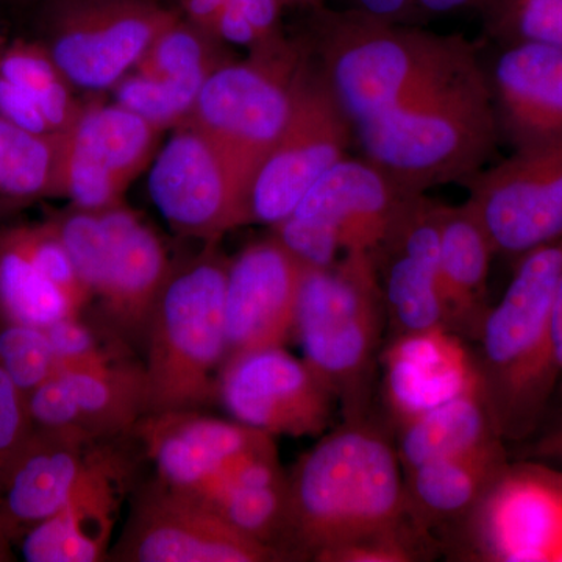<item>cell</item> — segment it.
Returning <instances> with one entry per match:
<instances>
[{
  "label": "cell",
  "instance_id": "obj_1",
  "mask_svg": "<svg viewBox=\"0 0 562 562\" xmlns=\"http://www.w3.org/2000/svg\"><path fill=\"white\" fill-rule=\"evenodd\" d=\"M394 443L369 417L346 420L288 475L284 557L324 561L344 547L408 527Z\"/></svg>",
  "mask_w": 562,
  "mask_h": 562
},
{
  "label": "cell",
  "instance_id": "obj_2",
  "mask_svg": "<svg viewBox=\"0 0 562 562\" xmlns=\"http://www.w3.org/2000/svg\"><path fill=\"white\" fill-rule=\"evenodd\" d=\"M313 50L333 98L351 125L479 65V46L357 9H313Z\"/></svg>",
  "mask_w": 562,
  "mask_h": 562
},
{
  "label": "cell",
  "instance_id": "obj_3",
  "mask_svg": "<svg viewBox=\"0 0 562 562\" xmlns=\"http://www.w3.org/2000/svg\"><path fill=\"white\" fill-rule=\"evenodd\" d=\"M362 158L403 194L464 183L486 168L501 136L479 63L355 125Z\"/></svg>",
  "mask_w": 562,
  "mask_h": 562
},
{
  "label": "cell",
  "instance_id": "obj_4",
  "mask_svg": "<svg viewBox=\"0 0 562 562\" xmlns=\"http://www.w3.org/2000/svg\"><path fill=\"white\" fill-rule=\"evenodd\" d=\"M562 279V239L517 260L512 283L487 310L475 357L487 405L503 441L541 428L561 382L554 360L552 310Z\"/></svg>",
  "mask_w": 562,
  "mask_h": 562
},
{
  "label": "cell",
  "instance_id": "obj_5",
  "mask_svg": "<svg viewBox=\"0 0 562 562\" xmlns=\"http://www.w3.org/2000/svg\"><path fill=\"white\" fill-rule=\"evenodd\" d=\"M384 325L372 254L342 255L330 268L306 266L294 335L303 360L341 403L346 420L368 417Z\"/></svg>",
  "mask_w": 562,
  "mask_h": 562
},
{
  "label": "cell",
  "instance_id": "obj_6",
  "mask_svg": "<svg viewBox=\"0 0 562 562\" xmlns=\"http://www.w3.org/2000/svg\"><path fill=\"white\" fill-rule=\"evenodd\" d=\"M308 44L281 35L247 60L210 74L183 125L209 140L231 173L246 209L251 181L290 121Z\"/></svg>",
  "mask_w": 562,
  "mask_h": 562
},
{
  "label": "cell",
  "instance_id": "obj_7",
  "mask_svg": "<svg viewBox=\"0 0 562 562\" xmlns=\"http://www.w3.org/2000/svg\"><path fill=\"white\" fill-rule=\"evenodd\" d=\"M228 262L202 258L172 272L147 325V414L188 412L217 394L227 360L225 284Z\"/></svg>",
  "mask_w": 562,
  "mask_h": 562
},
{
  "label": "cell",
  "instance_id": "obj_8",
  "mask_svg": "<svg viewBox=\"0 0 562 562\" xmlns=\"http://www.w3.org/2000/svg\"><path fill=\"white\" fill-rule=\"evenodd\" d=\"M406 195L366 158L347 157L273 225L272 236L303 265L330 268L339 254H372Z\"/></svg>",
  "mask_w": 562,
  "mask_h": 562
},
{
  "label": "cell",
  "instance_id": "obj_9",
  "mask_svg": "<svg viewBox=\"0 0 562 562\" xmlns=\"http://www.w3.org/2000/svg\"><path fill=\"white\" fill-rule=\"evenodd\" d=\"M351 122L333 98L319 68L310 61L295 85L290 121L251 181L246 224L286 220L310 188L347 158Z\"/></svg>",
  "mask_w": 562,
  "mask_h": 562
},
{
  "label": "cell",
  "instance_id": "obj_10",
  "mask_svg": "<svg viewBox=\"0 0 562 562\" xmlns=\"http://www.w3.org/2000/svg\"><path fill=\"white\" fill-rule=\"evenodd\" d=\"M50 57L72 87L103 91L179 20L158 0H52Z\"/></svg>",
  "mask_w": 562,
  "mask_h": 562
},
{
  "label": "cell",
  "instance_id": "obj_11",
  "mask_svg": "<svg viewBox=\"0 0 562 562\" xmlns=\"http://www.w3.org/2000/svg\"><path fill=\"white\" fill-rule=\"evenodd\" d=\"M462 184L495 255L519 260L562 239V136L513 150Z\"/></svg>",
  "mask_w": 562,
  "mask_h": 562
},
{
  "label": "cell",
  "instance_id": "obj_12",
  "mask_svg": "<svg viewBox=\"0 0 562 562\" xmlns=\"http://www.w3.org/2000/svg\"><path fill=\"white\" fill-rule=\"evenodd\" d=\"M158 128L121 105L83 106L57 138L54 191L85 211L121 206L157 149Z\"/></svg>",
  "mask_w": 562,
  "mask_h": 562
},
{
  "label": "cell",
  "instance_id": "obj_13",
  "mask_svg": "<svg viewBox=\"0 0 562 562\" xmlns=\"http://www.w3.org/2000/svg\"><path fill=\"white\" fill-rule=\"evenodd\" d=\"M133 562H266L277 550L236 530L191 492L160 482L140 492L116 549Z\"/></svg>",
  "mask_w": 562,
  "mask_h": 562
},
{
  "label": "cell",
  "instance_id": "obj_14",
  "mask_svg": "<svg viewBox=\"0 0 562 562\" xmlns=\"http://www.w3.org/2000/svg\"><path fill=\"white\" fill-rule=\"evenodd\" d=\"M457 541L472 560L562 561V473L509 464Z\"/></svg>",
  "mask_w": 562,
  "mask_h": 562
},
{
  "label": "cell",
  "instance_id": "obj_15",
  "mask_svg": "<svg viewBox=\"0 0 562 562\" xmlns=\"http://www.w3.org/2000/svg\"><path fill=\"white\" fill-rule=\"evenodd\" d=\"M233 419L271 436L305 438L327 430L333 394L305 360L283 347L244 351L224 362L217 394Z\"/></svg>",
  "mask_w": 562,
  "mask_h": 562
},
{
  "label": "cell",
  "instance_id": "obj_16",
  "mask_svg": "<svg viewBox=\"0 0 562 562\" xmlns=\"http://www.w3.org/2000/svg\"><path fill=\"white\" fill-rule=\"evenodd\" d=\"M439 209L427 194L406 195L372 251L390 338L446 327L439 284Z\"/></svg>",
  "mask_w": 562,
  "mask_h": 562
},
{
  "label": "cell",
  "instance_id": "obj_17",
  "mask_svg": "<svg viewBox=\"0 0 562 562\" xmlns=\"http://www.w3.org/2000/svg\"><path fill=\"white\" fill-rule=\"evenodd\" d=\"M149 194L162 217L183 235L214 239L246 225V209L224 161L190 125L151 162Z\"/></svg>",
  "mask_w": 562,
  "mask_h": 562
},
{
  "label": "cell",
  "instance_id": "obj_18",
  "mask_svg": "<svg viewBox=\"0 0 562 562\" xmlns=\"http://www.w3.org/2000/svg\"><path fill=\"white\" fill-rule=\"evenodd\" d=\"M305 268L273 236L250 244L228 262L224 305L227 358L283 347L294 333Z\"/></svg>",
  "mask_w": 562,
  "mask_h": 562
},
{
  "label": "cell",
  "instance_id": "obj_19",
  "mask_svg": "<svg viewBox=\"0 0 562 562\" xmlns=\"http://www.w3.org/2000/svg\"><path fill=\"white\" fill-rule=\"evenodd\" d=\"M380 361L383 401L395 428L483 387L475 355L447 327L390 338Z\"/></svg>",
  "mask_w": 562,
  "mask_h": 562
},
{
  "label": "cell",
  "instance_id": "obj_20",
  "mask_svg": "<svg viewBox=\"0 0 562 562\" xmlns=\"http://www.w3.org/2000/svg\"><path fill=\"white\" fill-rule=\"evenodd\" d=\"M158 480L194 491L232 462L273 442V436L238 420L203 416L199 409L149 413L135 430Z\"/></svg>",
  "mask_w": 562,
  "mask_h": 562
},
{
  "label": "cell",
  "instance_id": "obj_21",
  "mask_svg": "<svg viewBox=\"0 0 562 562\" xmlns=\"http://www.w3.org/2000/svg\"><path fill=\"white\" fill-rule=\"evenodd\" d=\"M487 72L498 136L513 150L562 136V49L536 41L502 44Z\"/></svg>",
  "mask_w": 562,
  "mask_h": 562
},
{
  "label": "cell",
  "instance_id": "obj_22",
  "mask_svg": "<svg viewBox=\"0 0 562 562\" xmlns=\"http://www.w3.org/2000/svg\"><path fill=\"white\" fill-rule=\"evenodd\" d=\"M106 232L94 297L106 319L127 335L147 330L171 265L157 233L124 206L101 211Z\"/></svg>",
  "mask_w": 562,
  "mask_h": 562
},
{
  "label": "cell",
  "instance_id": "obj_23",
  "mask_svg": "<svg viewBox=\"0 0 562 562\" xmlns=\"http://www.w3.org/2000/svg\"><path fill=\"white\" fill-rule=\"evenodd\" d=\"M508 465L498 441L403 472L406 522L424 539L457 535Z\"/></svg>",
  "mask_w": 562,
  "mask_h": 562
},
{
  "label": "cell",
  "instance_id": "obj_24",
  "mask_svg": "<svg viewBox=\"0 0 562 562\" xmlns=\"http://www.w3.org/2000/svg\"><path fill=\"white\" fill-rule=\"evenodd\" d=\"M494 247L468 202L439 209V284L446 327L479 338L487 313L486 292Z\"/></svg>",
  "mask_w": 562,
  "mask_h": 562
},
{
  "label": "cell",
  "instance_id": "obj_25",
  "mask_svg": "<svg viewBox=\"0 0 562 562\" xmlns=\"http://www.w3.org/2000/svg\"><path fill=\"white\" fill-rule=\"evenodd\" d=\"M95 439L63 432L55 449L29 458L11 480L7 506L14 519L43 522L102 472L120 464Z\"/></svg>",
  "mask_w": 562,
  "mask_h": 562
},
{
  "label": "cell",
  "instance_id": "obj_26",
  "mask_svg": "<svg viewBox=\"0 0 562 562\" xmlns=\"http://www.w3.org/2000/svg\"><path fill=\"white\" fill-rule=\"evenodd\" d=\"M122 468L113 465L92 479L57 514L29 532L22 554L29 562H95L109 547Z\"/></svg>",
  "mask_w": 562,
  "mask_h": 562
},
{
  "label": "cell",
  "instance_id": "obj_27",
  "mask_svg": "<svg viewBox=\"0 0 562 562\" xmlns=\"http://www.w3.org/2000/svg\"><path fill=\"white\" fill-rule=\"evenodd\" d=\"M395 430L403 472L503 441L483 387L458 395Z\"/></svg>",
  "mask_w": 562,
  "mask_h": 562
},
{
  "label": "cell",
  "instance_id": "obj_28",
  "mask_svg": "<svg viewBox=\"0 0 562 562\" xmlns=\"http://www.w3.org/2000/svg\"><path fill=\"white\" fill-rule=\"evenodd\" d=\"M0 301L21 324L47 328L66 317H77L76 306L49 279L13 246L0 255Z\"/></svg>",
  "mask_w": 562,
  "mask_h": 562
},
{
  "label": "cell",
  "instance_id": "obj_29",
  "mask_svg": "<svg viewBox=\"0 0 562 562\" xmlns=\"http://www.w3.org/2000/svg\"><path fill=\"white\" fill-rule=\"evenodd\" d=\"M0 77L24 91L43 111L52 133L68 131L83 106L70 94V83L50 55L36 47H11L0 57Z\"/></svg>",
  "mask_w": 562,
  "mask_h": 562
},
{
  "label": "cell",
  "instance_id": "obj_30",
  "mask_svg": "<svg viewBox=\"0 0 562 562\" xmlns=\"http://www.w3.org/2000/svg\"><path fill=\"white\" fill-rule=\"evenodd\" d=\"M57 138L33 135L0 116V195L27 199L54 190Z\"/></svg>",
  "mask_w": 562,
  "mask_h": 562
},
{
  "label": "cell",
  "instance_id": "obj_31",
  "mask_svg": "<svg viewBox=\"0 0 562 562\" xmlns=\"http://www.w3.org/2000/svg\"><path fill=\"white\" fill-rule=\"evenodd\" d=\"M213 70L150 79L131 72L113 88L117 105L161 128L187 122L203 83Z\"/></svg>",
  "mask_w": 562,
  "mask_h": 562
},
{
  "label": "cell",
  "instance_id": "obj_32",
  "mask_svg": "<svg viewBox=\"0 0 562 562\" xmlns=\"http://www.w3.org/2000/svg\"><path fill=\"white\" fill-rule=\"evenodd\" d=\"M484 32L498 44L536 41L562 49V0H491Z\"/></svg>",
  "mask_w": 562,
  "mask_h": 562
},
{
  "label": "cell",
  "instance_id": "obj_33",
  "mask_svg": "<svg viewBox=\"0 0 562 562\" xmlns=\"http://www.w3.org/2000/svg\"><path fill=\"white\" fill-rule=\"evenodd\" d=\"M211 41L216 38L180 16L154 41L133 72L162 79L220 68L222 63L211 54Z\"/></svg>",
  "mask_w": 562,
  "mask_h": 562
},
{
  "label": "cell",
  "instance_id": "obj_34",
  "mask_svg": "<svg viewBox=\"0 0 562 562\" xmlns=\"http://www.w3.org/2000/svg\"><path fill=\"white\" fill-rule=\"evenodd\" d=\"M0 361L18 390H35L57 373L46 330L21 322L0 333Z\"/></svg>",
  "mask_w": 562,
  "mask_h": 562
},
{
  "label": "cell",
  "instance_id": "obj_35",
  "mask_svg": "<svg viewBox=\"0 0 562 562\" xmlns=\"http://www.w3.org/2000/svg\"><path fill=\"white\" fill-rule=\"evenodd\" d=\"M284 7L283 0H228L211 36L249 50L260 49L283 35L280 18Z\"/></svg>",
  "mask_w": 562,
  "mask_h": 562
},
{
  "label": "cell",
  "instance_id": "obj_36",
  "mask_svg": "<svg viewBox=\"0 0 562 562\" xmlns=\"http://www.w3.org/2000/svg\"><path fill=\"white\" fill-rule=\"evenodd\" d=\"M49 338L57 372L60 371H109L117 366L114 357L105 350L92 331L79 317H66L44 328Z\"/></svg>",
  "mask_w": 562,
  "mask_h": 562
},
{
  "label": "cell",
  "instance_id": "obj_37",
  "mask_svg": "<svg viewBox=\"0 0 562 562\" xmlns=\"http://www.w3.org/2000/svg\"><path fill=\"white\" fill-rule=\"evenodd\" d=\"M18 246L46 279L54 281L68 295L77 312L80 313V310L90 303V291L81 283L76 266L58 238L57 232L52 235L31 236L22 239Z\"/></svg>",
  "mask_w": 562,
  "mask_h": 562
},
{
  "label": "cell",
  "instance_id": "obj_38",
  "mask_svg": "<svg viewBox=\"0 0 562 562\" xmlns=\"http://www.w3.org/2000/svg\"><path fill=\"white\" fill-rule=\"evenodd\" d=\"M0 116L33 135L55 136L35 101L2 77H0Z\"/></svg>",
  "mask_w": 562,
  "mask_h": 562
},
{
  "label": "cell",
  "instance_id": "obj_39",
  "mask_svg": "<svg viewBox=\"0 0 562 562\" xmlns=\"http://www.w3.org/2000/svg\"><path fill=\"white\" fill-rule=\"evenodd\" d=\"M16 384L0 366V452L10 449L21 430V406Z\"/></svg>",
  "mask_w": 562,
  "mask_h": 562
},
{
  "label": "cell",
  "instance_id": "obj_40",
  "mask_svg": "<svg viewBox=\"0 0 562 562\" xmlns=\"http://www.w3.org/2000/svg\"><path fill=\"white\" fill-rule=\"evenodd\" d=\"M351 9L395 22H409L417 14L414 0H351Z\"/></svg>",
  "mask_w": 562,
  "mask_h": 562
},
{
  "label": "cell",
  "instance_id": "obj_41",
  "mask_svg": "<svg viewBox=\"0 0 562 562\" xmlns=\"http://www.w3.org/2000/svg\"><path fill=\"white\" fill-rule=\"evenodd\" d=\"M542 432L535 442V457L562 464V408L552 419L542 422Z\"/></svg>",
  "mask_w": 562,
  "mask_h": 562
},
{
  "label": "cell",
  "instance_id": "obj_42",
  "mask_svg": "<svg viewBox=\"0 0 562 562\" xmlns=\"http://www.w3.org/2000/svg\"><path fill=\"white\" fill-rule=\"evenodd\" d=\"M179 2L184 20L211 35L214 21L228 0H179Z\"/></svg>",
  "mask_w": 562,
  "mask_h": 562
},
{
  "label": "cell",
  "instance_id": "obj_43",
  "mask_svg": "<svg viewBox=\"0 0 562 562\" xmlns=\"http://www.w3.org/2000/svg\"><path fill=\"white\" fill-rule=\"evenodd\" d=\"M491 0H414L417 13L449 14L457 11H482Z\"/></svg>",
  "mask_w": 562,
  "mask_h": 562
},
{
  "label": "cell",
  "instance_id": "obj_44",
  "mask_svg": "<svg viewBox=\"0 0 562 562\" xmlns=\"http://www.w3.org/2000/svg\"><path fill=\"white\" fill-rule=\"evenodd\" d=\"M552 339L554 360H557L558 369H560L562 383V279L560 281V286H558L557 295H554L553 302Z\"/></svg>",
  "mask_w": 562,
  "mask_h": 562
},
{
  "label": "cell",
  "instance_id": "obj_45",
  "mask_svg": "<svg viewBox=\"0 0 562 562\" xmlns=\"http://www.w3.org/2000/svg\"><path fill=\"white\" fill-rule=\"evenodd\" d=\"M286 7H301V9H317L325 5V0H283Z\"/></svg>",
  "mask_w": 562,
  "mask_h": 562
},
{
  "label": "cell",
  "instance_id": "obj_46",
  "mask_svg": "<svg viewBox=\"0 0 562 562\" xmlns=\"http://www.w3.org/2000/svg\"><path fill=\"white\" fill-rule=\"evenodd\" d=\"M49 2H52V0H49Z\"/></svg>",
  "mask_w": 562,
  "mask_h": 562
}]
</instances>
